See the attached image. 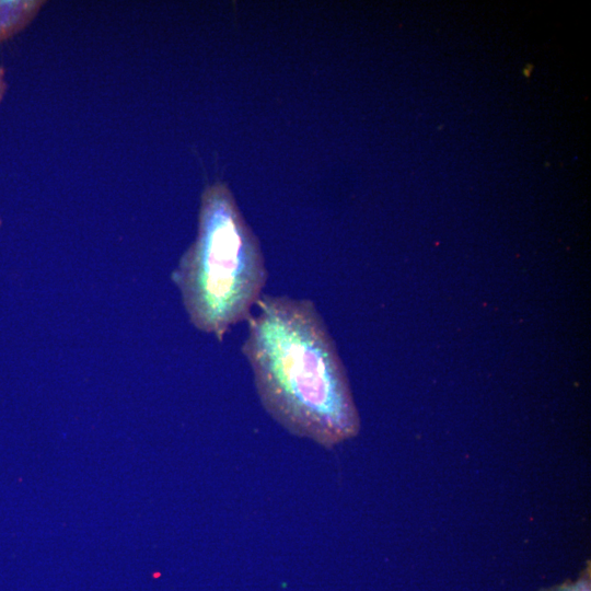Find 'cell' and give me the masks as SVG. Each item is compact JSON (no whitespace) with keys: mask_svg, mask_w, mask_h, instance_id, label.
I'll return each mask as SVG.
<instances>
[{"mask_svg":"<svg viewBox=\"0 0 591 591\" xmlns=\"http://www.w3.org/2000/svg\"><path fill=\"white\" fill-rule=\"evenodd\" d=\"M1 223H2V221H1V219H0V227H1Z\"/></svg>","mask_w":591,"mask_h":591,"instance_id":"cell-6","label":"cell"},{"mask_svg":"<svg viewBox=\"0 0 591 591\" xmlns=\"http://www.w3.org/2000/svg\"><path fill=\"white\" fill-rule=\"evenodd\" d=\"M541 591H591L590 566L580 572L579 577L573 580H566L563 583L543 589Z\"/></svg>","mask_w":591,"mask_h":591,"instance_id":"cell-4","label":"cell"},{"mask_svg":"<svg viewBox=\"0 0 591 591\" xmlns=\"http://www.w3.org/2000/svg\"><path fill=\"white\" fill-rule=\"evenodd\" d=\"M171 278L189 322L219 341L260 300L268 278L260 243L223 182L205 187L196 237Z\"/></svg>","mask_w":591,"mask_h":591,"instance_id":"cell-2","label":"cell"},{"mask_svg":"<svg viewBox=\"0 0 591 591\" xmlns=\"http://www.w3.org/2000/svg\"><path fill=\"white\" fill-rule=\"evenodd\" d=\"M8 89L5 80V69L0 66V103L2 102Z\"/></svg>","mask_w":591,"mask_h":591,"instance_id":"cell-5","label":"cell"},{"mask_svg":"<svg viewBox=\"0 0 591 591\" xmlns=\"http://www.w3.org/2000/svg\"><path fill=\"white\" fill-rule=\"evenodd\" d=\"M44 3L38 0H0V44L31 24Z\"/></svg>","mask_w":591,"mask_h":591,"instance_id":"cell-3","label":"cell"},{"mask_svg":"<svg viewBox=\"0 0 591 591\" xmlns=\"http://www.w3.org/2000/svg\"><path fill=\"white\" fill-rule=\"evenodd\" d=\"M242 352L264 409L290 433L333 448L360 417L335 340L313 301L263 294Z\"/></svg>","mask_w":591,"mask_h":591,"instance_id":"cell-1","label":"cell"}]
</instances>
